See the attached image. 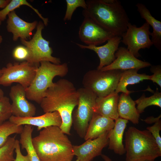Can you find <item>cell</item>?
Listing matches in <instances>:
<instances>
[{"label":"cell","instance_id":"obj_15","mask_svg":"<svg viewBox=\"0 0 161 161\" xmlns=\"http://www.w3.org/2000/svg\"><path fill=\"white\" fill-rule=\"evenodd\" d=\"M9 120L19 126L24 125L36 126L38 131L52 126L60 127L62 123L61 116L56 111L45 113L35 117H21L12 115Z\"/></svg>","mask_w":161,"mask_h":161},{"label":"cell","instance_id":"obj_38","mask_svg":"<svg viewBox=\"0 0 161 161\" xmlns=\"http://www.w3.org/2000/svg\"><path fill=\"white\" fill-rule=\"evenodd\" d=\"M4 92L0 88V97L4 96Z\"/></svg>","mask_w":161,"mask_h":161},{"label":"cell","instance_id":"obj_20","mask_svg":"<svg viewBox=\"0 0 161 161\" xmlns=\"http://www.w3.org/2000/svg\"><path fill=\"white\" fill-rule=\"evenodd\" d=\"M128 122L127 120L119 117L115 120L114 128L108 133L109 149L120 155L126 153L123 138Z\"/></svg>","mask_w":161,"mask_h":161},{"label":"cell","instance_id":"obj_37","mask_svg":"<svg viewBox=\"0 0 161 161\" xmlns=\"http://www.w3.org/2000/svg\"><path fill=\"white\" fill-rule=\"evenodd\" d=\"M101 156L104 161H113L108 156L105 154H102Z\"/></svg>","mask_w":161,"mask_h":161},{"label":"cell","instance_id":"obj_1","mask_svg":"<svg viewBox=\"0 0 161 161\" xmlns=\"http://www.w3.org/2000/svg\"><path fill=\"white\" fill-rule=\"evenodd\" d=\"M78 91L73 84L68 80L61 79L47 89L40 104L44 113H59L62 120L60 128L64 134L69 135L72 112L78 105Z\"/></svg>","mask_w":161,"mask_h":161},{"label":"cell","instance_id":"obj_29","mask_svg":"<svg viewBox=\"0 0 161 161\" xmlns=\"http://www.w3.org/2000/svg\"><path fill=\"white\" fill-rule=\"evenodd\" d=\"M11 105L8 97L4 96L0 97V125L12 115Z\"/></svg>","mask_w":161,"mask_h":161},{"label":"cell","instance_id":"obj_19","mask_svg":"<svg viewBox=\"0 0 161 161\" xmlns=\"http://www.w3.org/2000/svg\"><path fill=\"white\" fill-rule=\"evenodd\" d=\"M114 120L94 113L84 138L86 140L97 138L109 131L114 128Z\"/></svg>","mask_w":161,"mask_h":161},{"label":"cell","instance_id":"obj_17","mask_svg":"<svg viewBox=\"0 0 161 161\" xmlns=\"http://www.w3.org/2000/svg\"><path fill=\"white\" fill-rule=\"evenodd\" d=\"M7 16V29L12 34L13 40L16 41L19 38L26 40L30 39L32 31L37 26V21L26 22L19 17L14 10Z\"/></svg>","mask_w":161,"mask_h":161},{"label":"cell","instance_id":"obj_41","mask_svg":"<svg viewBox=\"0 0 161 161\" xmlns=\"http://www.w3.org/2000/svg\"><path fill=\"white\" fill-rule=\"evenodd\" d=\"M144 161H154V160H145Z\"/></svg>","mask_w":161,"mask_h":161},{"label":"cell","instance_id":"obj_31","mask_svg":"<svg viewBox=\"0 0 161 161\" xmlns=\"http://www.w3.org/2000/svg\"><path fill=\"white\" fill-rule=\"evenodd\" d=\"M12 55L13 58L18 61H27L29 57V52L27 48L24 46L16 47L13 49Z\"/></svg>","mask_w":161,"mask_h":161},{"label":"cell","instance_id":"obj_33","mask_svg":"<svg viewBox=\"0 0 161 161\" xmlns=\"http://www.w3.org/2000/svg\"><path fill=\"white\" fill-rule=\"evenodd\" d=\"M150 71L153 73L151 75L150 80L153 82L155 83L161 87V66L158 65L153 66L151 67Z\"/></svg>","mask_w":161,"mask_h":161},{"label":"cell","instance_id":"obj_35","mask_svg":"<svg viewBox=\"0 0 161 161\" xmlns=\"http://www.w3.org/2000/svg\"><path fill=\"white\" fill-rule=\"evenodd\" d=\"M161 117V114L159 115L158 117H155L153 116H151L147 117L144 120H142L146 123L148 124H151L153 123H155L159 120H160Z\"/></svg>","mask_w":161,"mask_h":161},{"label":"cell","instance_id":"obj_5","mask_svg":"<svg viewBox=\"0 0 161 161\" xmlns=\"http://www.w3.org/2000/svg\"><path fill=\"white\" fill-rule=\"evenodd\" d=\"M68 72L66 63L55 64L49 61L41 62L30 85L25 89L27 99L40 104L47 89L52 86L54 78L64 77Z\"/></svg>","mask_w":161,"mask_h":161},{"label":"cell","instance_id":"obj_3","mask_svg":"<svg viewBox=\"0 0 161 161\" xmlns=\"http://www.w3.org/2000/svg\"><path fill=\"white\" fill-rule=\"evenodd\" d=\"M32 142L41 161H72L74 156L71 142L56 126L43 129Z\"/></svg>","mask_w":161,"mask_h":161},{"label":"cell","instance_id":"obj_11","mask_svg":"<svg viewBox=\"0 0 161 161\" xmlns=\"http://www.w3.org/2000/svg\"><path fill=\"white\" fill-rule=\"evenodd\" d=\"M78 36L87 45H97L115 36L91 19L84 17L79 27Z\"/></svg>","mask_w":161,"mask_h":161},{"label":"cell","instance_id":"obj_25","mask_svg":"<svg viewBox=\"0 0 161 161\" xmlns=\"http://www.w3.org/2000/svg\"><path fill=\"white\" fill-rule=\"evenodd\" d=\"M26 5L31 8L38 15L42 20L44 25H47L48 20L47 18L44 17L38 12L26 0H12L2 10H0V20L2 22L4 21L7 16L11 12L14 10L22 5Z\"/></svg>","mask_w":161,"mask_h":161},{"label":"cell","instance_id":"obj_12","mask_svg":"<svg viewBox=\"0 0 161 161\" xmlns=\"http://www.w3.org/2000/svg\"><path fill=\"white\" fill-rule=\"evenodd\" d=\"M9 96L12 101L11 105L12 115L21 117L35 115L36 107L28 100L25 89L23 86L17 84L12 86Z\"/></svg>","mask_w":161,"mask_h":161},{"label":"cell","instance_id":"obj_18","mask_svg":"<svg viewBox=\"0 0 161 161\" xmlns=\"http://www.w3.org/2000/svg\"><path fill=\"white\" fill-rule=\"evenodd\" d=\"M119 95L115 92L104 97H97L93 108L94 113L114 120L119 117L117 106Z\"/></svg>","mask_w":161,"mask_h":161},{"label":"cell","instance_id":"obj_6","mask_svg":"<svg viewBox=\"0 0 161 161\" xmlns=\"http://www.w3.org/2000/svg\"><path fill=\"white\" fill-rule=\"evenodd\" d=\"M123 71L90 70L83 77V87L93 92L97 97L106 96L115 91Z\"/></svg>","mask_w":161,"mask_h":161},{"label":"cell","instance_id":"obj_32","mask_svg":"<svg viewBox=\"0 0 161 161\" xmlns=\"http://www.w3.org/2000/svg\"><path fill=\"white\" fill-rule=\"evenodd\" d=\"M146 129L151 133L161 150V137L160 134V132L161 130V120L154 123L153 126L147 127Z\"/></svg>","mask_w":161,"mask_h":161},{"label":"cell","instance_id":"obj_4","mask_svg":"<svg viewBox=\"0 0 161 161\" xmlns=\"http://www.w3.org/2000/svg\"><path fill=\"white\" fill-rule=\"evenodd\" d=\"M126 161L154 160L161 156L160 149L151 133L129 127L125 134Z\"/></svg>","mask_w":161,"mask_h":161},{"label":"cell","instance_id":"obj_26","mask_svg":"<svg viewBox=\"0 0 161 161\" xmlns=\"http://www.w3.org/2000/svg\"><path fill=\"white\" fill-rule=\"evenodd\" d=\"M137 104V109L140 114L144 112L145 109L151 106H155L161 107V93L157 89L154 94L148 97L143 95L140 98L135 101Z\"/></svg>","mask_w":161,"mask_h":161},{"label":"cell","instance_id":"obj_40","mask_svg":"<svg viewBox=\"0 0 161 161\" xmlns=\"http://www.w3.org/2000/svg\"><path fill=\"white\" fill-rule=\"evenodd\" d=\"M2 71L1 69L0 68V77L2 75Z\"/></svg>","mask_w":161,"mask_h":161},{"label":"cell","instance_id":"obj_13","mask_svg":"<svg viewBox=\"0 0 161 161\" xmlns=\"http://www.w3.org/2000/svg\"><path fill=\"white\" fill-rule=\"evenodd\" d=\"M109 132L96 138L87 140L80 145H73L74 156L79 161H92L94 158L101 155L103 149L108 144Z\"/></svg>","mask_w":161,"mask_h":161},{"label":"cell","instance_id":"obj_24","mask_svg":"<svg viewBox=\"0 0 161 161\" xmlns=\"http://www.w3.org/2000/svg\"><path fill=\"white\" fill-rule=\"evenodd\" d=\"M32 126L25 125L20 134L19 143L22 149H25L30 161H41L32 142Z\"/></svg>","mask_w":161,"mask_h":161},{"label":"cell","instance_id":"obj_27","mask_svg":"<svg viewBox=\"0 0 161 161\" xmlns=\"http://www.w3.org/2000/svg\"><path fill=\"white\" fill-rule=\"evenodd\" d=\"M22 126H19L7 121L0 125V147L6 142L11 134H21L23 129Z\"/></svg>","mask_w":161,"mask_h":161},{"label":"cell","instance_id":"obj_36","mask_svg":"<svg viewBox=\"0 0 161 161\" xmlns=\"http://www.w3.org/2000/svg\"><path fill=\"white\" fill-rule=\"evenodd\" d=\"M10 1V0H0V8H5Z\"/></svg>","mask_w":161,"mask_h":161},{"label":"cell","instance_id":"obj_28","mask_svg":"<svg viewBox=\"0 0 161 161\" xmlns=\"http://www.w3.org/2000/svg\"><path fill=\"white\" fill-rule=\"evenodd\" d=\"M16 140V136L9 137L4 144L0 147V161H14V153Z\"/></svg>","mask_w":161,"mask_h":161},{"label":"cell","instance_id":"obj_22","mask_svg":"<svg viewBox=\"0 0 161 161\" xmlns=\"http://www.w3.org/2000/svg\"><path fill=\"white\" fill-rule=\"evenodd\" d=\"M137 10L142 18L146 21L153 29L150 35L153 45L159 51L161 50V22L155 18L144 4L138 3L136 4Z\"/></svg>","mask_w":161,"mask_h":161},{"label":"cell","instance_id":"obj_8","mask_svg":"<svg viewBox=\"0 0 161 161\" xmlns=\"http://www.w3.org/2000/svg\"><path fill=\"white\" fill-rule=\"evenodd\" d=\"M78 90L79 93L78 107L72 116V123L78 135L84 138L94 113L93 108L97 97L93 92L84 87Z\"/></svg>","mask_w":161,"mask_h":161},{"label":"cell","instance_id":"obj_42","mask_svg":"<svg viewBox=\"0 0 161 161\" xmlns=\"http://www.w3.org/2000/svg\"><path fill=\"white\" fill-rule=\"evenodd\" d=\"M2 23V21L0 20V25H1Z\"/></svg>","mask_w":161,"mask_h":161},{"label":"cell","instance_id":"obj_16","mask_svg":"<svg viewBox=\"0 0 161 161\" xmlns=\"http://www.w3.org/2000/svg\"><path fill=\"white\" fill-rule=\"evenodd\" d=\"M121 40V37L115 36L108 40L106 44L100 46L84 45L79 43L76 44L81 49H89L96 53L100 59L97 69L100 70L103 67L110 64L115 60V53Z\"/></svg>","mask_w":161,"mask_h":161},{"label":"cell","instance_id":"obj_7","mask_svg":"<svg viewBox=\"0 0 161 161\" xmlns=\"http://www.w3.org/2000/svg\"><path fill=\"white\" fill-rule=\"evenodd\" d=\"M44 25L41 21L38 23L36 30L32 38L29 41L21 39V43L27 49L29 57L27 61L39 65L43 61H47L55 64L61 63L59 58L52 56V48L50 42L42 36V32Z\"/></svg>","mask_w":161,"mask_h":161},{"label":"cell","instance_id":"obj_9","mask_svg":"<svg viewBox=\"0 0 161 161\" xmlns=\"http://www.w3.org/2000/svg\"><path fill=\"white\" fill-rule=\"evenodd\" d=\"M39 65L26 61L8 63L5 67L1 69L0 85L9 86L13 83H17L26 89L31 83Z\"/></svg>","mask_w":161,"mask_h":161},{"label":"cell","instance_id":"obj_43","mask_svg":"<svg viewBox=\"0 0 161 161\" xmlns=\"http://www.w3.org/2000/svg\"><path fill=\"white\" fill-rule=\"evenodd\" d=\"M75 161H79L78 159H77V160Z\"/></svg>","mask_w":161,"mask_h":161},{"label":"cell","instance_id":"obj_14","mask_svg":"<svg viewBox=\"0 0 161 161\" xmlns=\"http://www.w3.org/2000/svg\"><path fill=\"white\" fill-rule=\"evenodd\" d=\"M115 55V60L110 64L103 67L100 70L139 69L151 66L150 63L137 58L125 47H119Z\"/></svg>","mask_w":161,"mask_h":161},{"label":"cell","instance_id":"obj_39","mask_svg":"<svg viewBox=\"0 0 161 161\" xmlns=\"http://www.w3.org/2000/svg\"><path fill=\"white\" fill-rule=\"evenodd\" d=\"M3 40L2 36L0 35V44L1 43Z\"/></svg>","mask_w":161,"mask_h":161},{"label":"cell","instance_id":"obj_30","mask_svg":"<svg viewBox=\"0 0 161 161\" xmlns=\"http://www.w3.org/2000/svg\"><path fill=\"white\" fill-rule=\"evenodd\" d=\"M66 8L64 20H71L72 15L76 9L81 7L84 9L87 8V4L84 0H66Z\"/></svg>","mask_w":161,"mask_h":161},{"label":"cell","instance_id":"obj_23","mask_svg":"<svg viewBox=\"0 0 161 161\" xmlns=\"http://www.w3.org/2000/svg\"><path fill=\"white\" fill-rule=\"evenodd\" d=\"M138 69H132L123 71L118 83L115 92L118 93L122 92L126 95H129L132 92L127 89V86L139 83L144 80H149L151 75L145 74H139Z\"/></svg>","mask_w":161,"mask_h":161},{"label":"cell","instance_id":"obj_10","mask_svg":"<svg viewBox=\"0 0 161 161\" xmlns=\"http://www.w3.org/2000/svg\"><path fill=\"white\" fill-rule=\"evenodd\" d=\"M149 29L150 25L146 22L139 27L129 22L121 37V42L127 46V49L136 58L141 56L139 52L140 49H149L153 45L150 38Z\"/></svg>","mask_w":161,"mask_h":161},{"label":"cell","instance_id":"obj_21","mask_svg":"<svg viewBox=\"0 0 161 161\" xmlns=\"http://www.w3.org/2000/svg\"><path fill=\"white\" fill-rule=\"evenodd\" d=\"M136 104L129 95L122 93L119 96L117 106L119 117L129 120L134 124H138L140 114L137 111Z\"/></svg>","mask_w":161,"mask_h":161},{"label":"cell","instance_id":"obj_34","mask_svg":"<svg viewBox=\"0 0 161 161\" xmlns=\"http://www.w3.org/2000/svg\"><path fill=\"white\" fill-rule=\"evenodd\" d=\"M15 151L16 153V157L14 161H30L27 155H23L21 153L20 146L18 140H17Z\"/></svg>","mask_w":161,"mask_h":161},{"label":"cell","instance_id":"obj_2","mask_svg":"<svg viewBox=\"0 0 161 161\" xmlns=\"http://www.w3.org/2000/svg\"><path fill=\"white\" fill-rule=\"evenodd\" d=\"M83 9L84 17L92 19L115 36L121 37L126 31L129 19L118 0H88Z\"/></svg>","mask_w":161,"mask_h":161}]
</instances>
